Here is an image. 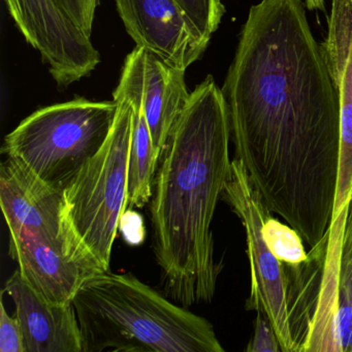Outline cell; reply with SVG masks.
Returning a JSON list of instances; mask_svg holds the SVG:
<instances>
[{"mask_svg":"<svg viewBox=\"0 0 352 352\" xmlns=\"http://www.w3.org/2000/svg\"><path fill=\"white\" fill-rule=\"evenodd\" d=\"M246 351L282 352L275 329L263 311L257 312L254 323V333L247 346Z\"/></svg>","mask_w":352,"mask_h":352,"instance_id":"obj_17","label":"cell"},{"mask_svg":"<svg viewBox=\"0 0 352 352\" xmlns=\"http://www.w3.org/2000/svg\"><path fill=\"white\" fill-rule=\"evenodd\" d=\"M185 71L168 65L146 51L143 73V104L154 146L162 153L168 135L191 92L185 84Z\"/></svg>","mask_w":352,"mask_h":352,"instance_id":"obj_12","label":"cell"},{"mask_svg":"<svg viewBox=\"0 0 352 352\" xmlns=\"http://www.w3.org/2000/svg\"><path fill=\"white\" fill-rule=\"evenodd\" d=\"M83 352H224L213 325L131 273L102 272L73 300Z\"/></svg>","mask_w":352,"mask_h":352,"instance_id":"obj_3","label":"cell"},{"mask_svg":"<svg viewBox=\"0 0 352 352\" xmlns=\"http://www.w3.org/2000/svg\"><path fill=\"white\" fill-rule=\"evenodd\" d=\"M232 168V178L221 199L240 218L246 232L251 278L246 309L263 311L275 329L282 352H294L288 317L285 270L270 250L263 234V223L272 213L263 205L243 164L234 158Z\"/></svg>","mask_w":352,"mask_h":352,"instance_id":"obj_6","label":"cell"},{"mask_svg":"<svg viewBox=\"0 0 352 352\" xmlns=\"http://www.w3.org/2000/svg\"><path fill=\"white\" fill-rule=\"evenodd\" d=\"M338 335L341 352H352V197L337 275Z\"/></svg>","mask_w":352,"mask_h":352,"instance_id":"obj_13","label":"cell"},{"mask_svg":"<svg viewBox=\"0 0 352 352\" xmlns=\"http://www.w3.org/2000/svg\"><path fill=\"white\" fill-rule=\"evenodd\" d=\"M307 7L309 9H320L324 10V6H323V0H306Z\"/></svg>","mask_w":352,"mask_h":352,"instance_id":"obj_19","label":"cell"},{"mask_svg":"<svg viewBox=\"0 0 352 352\" xmlns=\"http://www.w3.org/2000/svg\"><path fill=\"white\" fill-rule=\"evenodd\" d=\"M0 351L26 352L23 331L17 317L7 312L3 296L0 302Z\"/></svg>","mask_w":352,"mask_h":352,"instance_id":"obj_16","label":"cell"},{"mask_svg":"<svg viewBox=\"0 0 352 352\" xmlns=\"http://www.w3.org/2000/svg\"><path fill=\"white\" fill-rule=\"evenodd\" d=\"M57 3L88 36H91L96 11L100 0H57Z\"/></svg>","mask_w":352,"mask_h":352,"instance_id":"obj_18","label":"cell"},{"mask_svg":"<svg viewBox=\"0 0 352 352\" xmlns=\"http://www.w3.org/2000/svg\"><path fill=\"white\" fill-rule=\"evenodd\" d=\"M327 38L320 45L340 104V157L331 223L343 221L352 197V0H331Z\"/></svg>","mask_w":352,"mask_h":352,"instance_id":"obj_10","label":"cell"},{"mask_svg":"<svg viewBox=\"0 0 352 352\" xmlns=\"http://www.w3.org/2000/svg\"><path fill=\"white\" fill-rule=\"evenodd\" d=\"M206 40L219 28L226 8L221 0H177Z\"/></svg>","mask_w":352,"mask_h":352,"instance_id":"obj_15","label":"cell"},{"mask_svg":"<svg viewBox=\"0 0 352 352\" xmlns=\"http://www.w3.org/2000/svg\"><path fill=\"white\" fill-rule=\"evenodd\" d=\"M21 324L26 352H83L81 329L73 302L52 304L41 298L19 270L6 283Z\"/></svg>","mask_w":352,"mask_h":352,"instance_id":"obj_11","label":"cell"},{"mask_svg":"<svg viewBox=\"0 0 352 352\" xmlns=\"http://www.w3.org/2000/svg\"><path fill=\"white\" fill-rule=\"evenodd\" d=\"M0 205L9 232L88 250L69 221L63 191L43 182L18 158L7 156L0 166Z\"/></svg>","mask_w":352,"mask_h":352,"instance_id":"obj_8","label":"cell"},{"mask_svg":"<svg viewBox=\"0 0 352 352\" xmlns=\"http://www.w3.org/2000/svg\"><path fill=\"white\" fill-rule=\"evenodd\" d=\"M116 6L137 47L173 67L186 71L209 45L177 0H116Z\"/></svg>","mask_w":352,"mask_h":352,"instance_id":"obj_9","label":"cell"},{"mask_svg":"<svg viewBox=\"0 0 352 352\" xmlns=\"http://www.w3.org/2000/svg\"><path fill=\"white\" fill-rule=\"evenodd\" d=\"M234 160L263 205L311 248L333 219L340 104L302 0H261L222 87Z\"/></svg>","mask_w":352,"mask_h":352,"instance_id":"obj_1","label":"cell"},{"mask_svg":"<svg viewBox=\"0 0 352 352\" xmlns=\"http://www.w3.org/2000/svg\"><path fill=\"white\" fill-rule=\"evenodd\" d=\"M118 104L79 98L40 109L5 138L1 153L63 191L108 139Z\"/></svg>","mask_w":352,"mask_h":352,"instance_id":"obj_4","label":"cell"},{"mask_svg":"<svg viewBox=\"0 0 352 352\" xmlns=\"http://www.w3.org/2000/svg\"><path fill=\"white\" fill-rule=\"evenodd\" d=\"M10 15L28 43L42 55L61 87L87 77L100 52L57 0H6Z\"/></svg>","mask_w":352,"mask_h":352,"instance_id":"obj_7","label":"cell"},{"mask_svg":"<svg viewBox=\"0 0 352 352\" xmlns=\"http://www.w3.org/2000/svg\"><path fill=\"white\" fill-rule=\"evenodd\" d=\"M263 234L270 250L282 265H298L308 257L300 234L272 215L267 216L263 223Z\"/></svg>","mask_w":352,"mask_h":352,"instance_id":"obj_14","label":"cell"},{"mask_svg":"<svg viewBox=\"0 0 352 352\" xmlns=\"http://www.w3.org/2000/svg\"><path fill=\"white\" fill-rule=\"evenodd\" d=\"M230 143L223 94L208 76L191 92L168 135L149 201L164 289L185 308L211 302L221 273L212 221L232 178Z\"/></svg>","mask_w":352,"mask_h":352,"instance_id":"obj_2","label":"cell"},{"mask_svg":"<svg viewBox=\"0 0 352 352\" xmlns=\"http://www.w3.org/2000/svg\"><path fill=\"white\" fill-rule=\"evenodd\" d=\"M113 100L118 110L108 139L63 190L74 230L106 270H110L113 245L126 211L133 133V108L120 86L113 94Z\"/></svg>","mask_w":352,"mask_h":352,"instance_id":"obj_5","label":"cell"}]
</instances>
